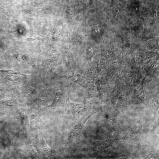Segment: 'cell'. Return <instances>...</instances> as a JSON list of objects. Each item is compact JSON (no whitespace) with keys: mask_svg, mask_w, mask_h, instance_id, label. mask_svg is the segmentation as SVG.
Wrapping results in <instances>:
<instances>
[{"mask_svg":"<svg viewBox=\"0 0 159 159\" xmlns=\"http://www.w3.org/2000/svg\"><path fill=\"white\" fill-rule=\"evenodd\" d=\"M142 130V122L138 120L123 138V141L128 143L137 144L139 142Z\"/></svg>","mask_w":159,"mask_h":159,"instance_id":"3","label":"cell"},{"mask_svg":"<svg viewBox=\"0 0 159 159\" xmlns=\"http://www.w3.org/2000/svg\"><path fill=\"white\" fill-rule=\"evenodd\" d=\"M115 141V140L111 139L101 141H97L93 145V150L101 153L106 148L112 146Z\"/></svg>","mask_w":159,"mask_h":159,"instance_id":"4","label":"cell"},{"mask_svg":"<svg viewBox=\"0 0 159 159\" xmlns=\"http://www.w3.org/2000/svg\"><path fill=\"white\" fill-rule=\"evenodd\" d=\"M65 109L72 120L76 122L79 121L92 112L91 108L87 105L74 104L70 101Z\"/></svg>","mask_w":159,"mask_h":159,"instance_id":"1","label":"cell"},{"mask_svg":"<svg viewBox=\"0 0 159 159\" xmlns=\"http://www.w3.org/2000/svg\"><path fill=\"white\" fill-rule=\"evenodd\" d=\"M96 112L93 111L83 118L76 125L74 126L69 131L67 139L65 146L69 145L81 133L88 119L95 114Z\"/></svg>","mask_w":159,"mask_h":159,"instance_id":"2","label":"cell"}]
</instances>
